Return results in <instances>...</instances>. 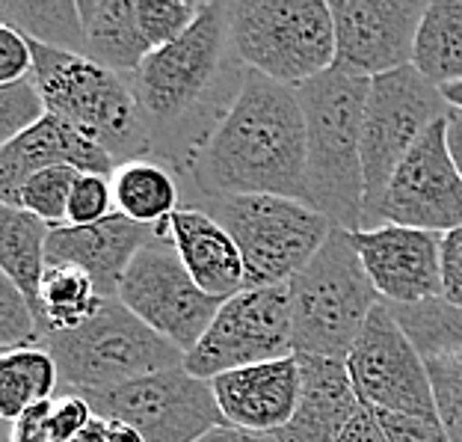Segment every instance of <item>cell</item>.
<instances>
[{"label": "cell", "mask_w": 462, "mask_h": 442, "mask_svg": "<svg viewBox=\"0 0 462 442\" xmlns=\"http://www.w3.org/2000/svg\"><path fill=\"white\" fill-rule=\"evenodd\" d=\"M96 413L87 398L80 395H60L54 398V413H51V442H71L87 428Z\"/></svg>", "instance_id": "obj_36"}, {"label": "cell", "mask_w": 462, "mask_h": 442, "mask_svg": "<svg viewBox=\"0 0 462 442\" xmlns=\"http://www.w3.org/2000/svg\"><path fill=\"white\" fill-rule=\"evenodd\" d=\"M157 240V229L116 212L92 226H57L48 235V265H75L89 273L101 297H116L136 252Z\"/></svg>", "instance_id": "obj_20"}, {"label": "cell", "mask_w": 462, "mask_h": 442, "mask_svg": "<svg viewBox=\"0 0 462 442\" xmlns=\"http://www.w3.org/2000/svg\"><path fill=\"white\" fill-rule=\"evenodd\" d=\"M219 196H285L309 202L306 116L297 87L246 71L223 122L196 161Z\"/></svg>", "instance_id": "obj_1"}, {"label": "cell", "mask_w": 462, "mask_h": 442, "mask_svg": "<svg viewBox=\"0 0 462 442\" xmlns=\"http://www.w3.org/2000/svg\"><path fill=\"white\" fill-rule=\"evenodd\" d=\"M338 442H388L380 418H376V409L362 404V409L353 416V422L346 425V430L341 434Z\"/></svg>", "instance_id": "obj_39"}, {"label": "cell", "mask_w": 462, "mask_h": 442, "mask_svg": "<svg viewBox=\"0 0 462 442\" xmlns=\"http://www.w3.org/2000/svg\"><path fill=\"white\" fill-rule=\"evenodd\" d=\"M51 166H71L78 173L107 175L116 173V155L101 143L78 131L60 116L48 113L36 128L15 136L13 143L0 146V199L9 202L18 187Z\"/></svg>", "instance_id": "obj_18"}, {"label": "cell", "mask_w": 462, "mask_h": 442, "mask_svg": "<svg viewBox=\"0 0 462 442\" xmlns=\"http://www.w3.org/2000/svg\"><path fill=\"white\" fill-rule=\"evenodd\" d=\"M110 182L116 212L134 223L154 229L170 223V217L178 212V184L161 164L131 157V161L116 166Z\"/></svg>", "instance_id": "obj_25"}, {"label": "cell", "mask_w": 462, "mask_h": 442, "mask_svg": "<svg viewBox=\"0 0 462 442\" xmlns=\"http://www.w3.org/2000/svg\"><path fill=\"white\" fill-rule=\"evenodd\" d=\"M376 418H380L388 442H450L448 428L439 416H403L376 409Z\"/></svg>", "instance_id": "obj_34"}, {"label": "cell", "mask_w": 462, "mask_h": 442, "mask_svg": "<svg viewBox=\"0 0 462 442\" xmlns=\"http://www.w3.org/2000/svg\"><path fill=\"white\" fill-rule=\"evenodd\" d=\"M78 175L80 173L71 170V166H51V170H42L33 178H27V182L18 187V193L4 205H15L21 212L45 220L51 229L66 226L71 187H75Z\"/></svg>", "instance_id": "obj_30"}, {"label": "cell", "mask_w": 462, "mask_h": 442, "mask_svg": "<svg viewBox=\"0 0 462 442\" xmlns=\"http://www.w3.org/2000/svg\"><path fill=\"white\" fill-rule=\"evenodd\" d=\"M214 217L240 247L246 288L288 286L335 231L318 208L285 196H219Z\"/></svg>", "instance_id": "obj_6"}, {"label": "cell", "mask_w": 462, "mask_h": 442, "mask_svg": "<svg viewBox=\"0 0 462 442\" xmlns=\"http://www.w3.org/2000/svg\"><path fill=\"white\" fill-rule=\"evenodd\" d=\"M45 116L48 104L42 99V89L33 78L0 83V146L13 143L15 136L36 128Z\"/></svg>", "instance_id": "obj_31"}, {"label": "cell", "mask_w": 462, "mask_h": 442, "mask_svg": "<svg viewBox=\"0 0 462 442\" xmlns=\"http://www.w3.org/2000/svg\"><path fill=\"white\" fill-rule=\"evenodd\" d=\"M33 78V45L15 27L0 24V83Z\"/></svg>", "instance_id": "obj_35"}, {"label": "cell", "mask_w": 462, "mask_h": 442, "mask_svg": "<svg viewBox=\"0 0 462 442\" xmlns=\"http://www.w3.org/2000/svg\"><path fill=\"white\" fill-rule=\"evenodd\" d=\"M107 422H110V442H145L140 430L131 428L128 422H116V418H107Z\"/></svg>", "instance_id": "obj_43"}, {"label": "cell", "mask_w": 462, "mask_h": 442, "mask_svg": "<svg viewBox=\"0 0 462 442\" xmlns=\"http://www.w3.org/2000/svg\"><path fill=\"white\" fill-rule=\"evenodd\" d=\"M33 45V80L48 113L101 143L110 155L128 152L140 134V101L116 71L87 54Z\"/></svg>", "instance_id": "obj_8"}, {"label": "cell", "mask_w": 462, "mask_h": 442, "mask_svg": "<svg viewBox=\"0 0 462 442\" xmlns=\"http://www.w3.org/2000/svg\"><path fill=\"white\" fill-rule=\"evenodd\" d=\"M335 66L350 78L374 80L412 66L427 13L424 0H332Z\"/></svg>", "instance_id": "obj_13"}, {"label": "cell", "mask_w": 462, "mask_h": 442, "mask_svg": "<svg viewBox=\"0 0 462 442\" xmlns=\"http://www.w3.org/2000/svg\"><path fill=\"white\" fill-rule=\"evenodd\" d=\"M60 389L57 360L45 347H21L0 360V413L9 422L42 401H54Z\"/></svg>", "instance_id": "obj_29"}, {"label": "cell", "mask_w": 462, "mask_h": 442, "mask_svg": "<svg viewBox=\"0 0 462 442\" xmlns=\"http://www.w3.org/2000/svg\"><path fill=\"white\" fill-rule=\"evenodd\" d=\"M48 235L51 226L45 220L21 212L15 205L0 202V268L4 277L13 279L18 291L30 300L36 312L39 330H42V309L39 294L42 279L48 270Z\"/></svg>", "instance_id": "obj_24"}, {"label": "cell", "mask_w": 462, "mask_h": 442, "mask_svg": "<svg viewBox=\"0 0 462 442\" xmlns=\"http://www.w3.org/2000/svg\"><path fill=\"white\" fill-rule=\"evenodd\" d=\"M51 413H54V401L24 409L9 428V442H51Z\"/></svg>", "instance_id": "obj_38"}, {"label": "cell", "mask_w": 462, "mask_h": 442, "mask_svg": "<svg viewBox=\"0 0 462 442\" xmlns=\"http://www.w3.org/2000/svg\"><path fill=\"white\" fill-rule=\"evenodd\" d=\"M442 300L462 309V226L442 235Z\"/></svg>", "instance_id": "obj_37"}, {"label": "cell", "mask_w": 462, "mask_h": 442, "mask_svg": "<svg viewBox=\"0 0 462 442\" xmlns=\"http://www.w3.org/2000/svg\"><path fill=\"white\" fill-rule=\"evenodd\" d=\"M288 356H293L288 286L246 288L223 300L211 327L190 353H184V368L211 383L219 374Z\"/></svg>", "instance_id": "obj_9"}, {"label": "cell", "mask_w": 462, "mask_h": 442, "mask_svg": "<svg viewBox=\"0 0 462 442\" xmlns=\"http://www.w3.org/2000/svg\"><path fill=\"white\" fill-rule=\"evenodd\" d=\"M385 223L436 235L462 226V175L448 149V116L415 143L394 170L380 208V226Z\"/></svg>", "instance_id": "obj_14"}, {"label": "cell", "mask_w": 462, "mask_h": 442, "mask_svg": "<svg viewBox=\"0 0 462 442\" xmlns=\"http://www.w3.org/2000/svg\"><path fill=\"white\" fill-rule=\"evenodd\" d=\"M450 104L415 66H403L371 80L365 108L362 166H365V229L380 226L388 182L415 143L445 119Z\"/></svg>", "instance_id": "obj_7"}, {"label": "cell", "mask_w": 462, "mask_h": 442, "mask_svg": "<svg viewBox=\"0 0 462 442\" xmlns=\"http://www.w3.org/2000/svg\"><path fill=\"white\" fill-rule=\"evenodd\" d=\"M39 344L42 330L30 300L18 291L13 279L0 277V347H4V353Z\"/></svg>", "instance_id": "obj_32"}, {"label": "cell", "mask_w": 462, "mask_h": 442, "mask_svg": "<svg viewBox=\"0 0 462 442\" xmlns=\"http://www.w3.org/2000/svg\"><path fill=\"white\" fill-rule=\"evenodd\" d=\"M374 288L392 306L442 300V235L406 226L350 231Z\"/></svg>", "instance_id": "obj_16"}, {"label": "cell", "mask_w": 462, "mask_h": 442, "mask_svg": "<svg viewBox=\"0 0 462 442\" xmlns=\"http://www.w3.org/2000/svg\"><path fill=\"white\" fill-rule=\"evenodd\" d=\"M104 297L98 294L89 273L75 265H48L42 279L39 309H42V339L48 333H71L96 318Z\"/></svg>", "instance_id": "obj_27"}, {"label": "cell", "mask_w": 462, "mask_h": 442, "mask_svg": "<svg viewBox=\"0 0 462 442\" xmlns=\"http://www.w3.org/2000/svg\"><path fill=\"white\" fill-rule=\"evenodd\" d=\"M87 57L110 71H134L154 54L143 33L136 0H78Z\"/></svg>", "instance_id": "obj_23"}, {"label": "cell", "mask_w": 462, "mask_h": 442, "mask_svg": "<svg viewBox=\"0 0 462 442\" xmlns=\"http://www.w3.org/2000/svg\"><path fill=\"white\" fill-rule=\"evenodd\" d=\"M293 353L346 362L380 291L353 247L350 231L335 229L306 268L288 282Z\"/></svg>", "instance_id": "obj_3"}, {"label": "cell", "mask_w": 462, "mask_h": 442, "mask_svg": "<svg viewBox=\"0 0 462 442\" xmlns=\"http://www.w3.org/2000/svg\"><path fill=\"white\" fill-rule=\"evenodd\" d=\"M196 442H279V439L273 434H255V430L217 425L214 430H208V434L202 439H196Z\"/></svg>", "instance_id": "obj_40"}, {"label": "cell", "mask_w": 462, "mask_h": 442, "mask_svg": "<svg viewBox=\"0 0 462 442\" xmlns=\"http://www.w3.org/2000/svg\"><path fill=\"white\" fill-rule=\"evenodd\" d=\"M448 149H450V157H454L457 170L462 175V110H457V108L448 110Z\"/></svg>", "instance_id": "obj_41"}, {"label": "cell", "mask_w": 462, "mask_h": 442, "mask_svg": "<svg viewBox=\"0 0 462 442\" xmlns=\"http://www.w3.org/2000/svg\"><path fill=\"white\" fill-rule=\"evenodd\" d=\"M392 312L424 356L439 418L450 442H462V309L445 300H427L415 306H392Z\"/></svg>", "instance_id": "obj_17"}, {"label": "cell", "mask_w": 462, "mask_h": 442, "mask_svg": "<svg viewBox=\"0 0 462 442\" xmlns=\"http://www.w3.org/2000/svg\"><path fill=\"white\" fill-rule=\"evenodd\" d=\"M442 92H445V99H448L450 108L462 110V83H454V87H445Z\"/></svg>", "instance_id": "obj_44"}, {"label": "cell", "mask_w": 462, "mask_h": 442, "mask_svg": "<svg viewBox=\"0 0 462 442\" xmlns=\"http://www.w3.org/2000/svg\"><path fill=\"white\" fill-rule=\"evenodd\" d=\"M145 327H152L178 351L190 353L211 327L223 300L199 288L181 256L166 240H152L136 252L116 294Z\"/></svg>", "instance_id": "obj_12"}, {"label": "cell", "mask_w": 462, "mask_h": 442, "mask_svg": "<svg viewBox=\"0 0 462 442\" xmlns=\"http://www.w3.org/2000/svg\"><path fill=\"white\" fill-rule=\"evenodd\" d=\"M371 80L338 69L297 87L306 116L309 205L332 220L335 229H365V166L362 134Z\"/></svg>", "instance_id": "obj_2"}, {"label": "cell", "mask_w": 462, "mask_h": 442, "mask_svg": "<svg viewBox=\"0 0 462 442\" xmlns=\"http://www.w3.org/2000/svg\"><path fill=\"white\" fill-rule=\"evenodd\" d=\"M62 395H89L184 365V351L157 335L119 297H104L96 318L71 333H48Z\"/></svg>", "instance_id": "obj_4"}, {"label": "cell", "mask_w": 462, "mask_h": 442, "mask_svg": "<svg viewBox=\"0 0 462 442\" xmlns=\"http://www.w3.org/2000/svg\"><path fill=\"white\" fill-rule=\"evenodd\" d=\"M237 57L285 87L335 66V21L327 0H237L228 6Z\"/></svg>", "instance_id": "obj_5"}, {"label": "cell", "mask_w": 462, "mask_h": 442, "mask_svg": "<svg viewBox=\"0 0 462 442\" xmlns=\"http://www.w3.org/2000/svg\"><path fill=\"white\" fill-rule=\"evenodd\" d=\"M0 24L15 27L39 45L87 54L78 0H0Z\"/></svg>", "instance_id": "obj_28"}, {"label": "cell", "mask_w": 462, "mask_h": 442, "mask_svg": "<svg viewBox=\"0 0 462 442\" xmlns=\"http://www.w3.org/2000/svg\"><path fill=\"white\" fill-rule=\"evenodd\" d=\"M346 371L365 407L380 413L439 416L424 356L418 353L415 342L385 300L367 315L359 339L346 356Z\"/></svg>", "instance_id": "obj_11"}, {"label": "cell", "mask_w": 462, "mask_h": 442, "mask_svg": "<svg viewBox=\"0 0 462 442\" xmlns=\"http://www.w3.org/2000/svg\"><path fill=\"white\" fill-rule=\"evenodd\" d=\"M71 442H110V422H107V418L96 416Z\"/></svg>", "instance_id": "obj_42"}, {"label": "cell", "mask_w": 462, "mask_h": 442, "mask_svg": "<svg viewBox=\"0 0 462 442\" xmlns=\"http://www.w3.org/2000/svg\"><path fill=\"white\" fill-rule=\"evenodd\" d=\"M166 226H170V244L205 294L228 300L246 288L240 247L214 214L202 208H178Z\"/></svg>", "instance_id": "obj_22"}, {"label": "cell", "mask_w": 462, "mask_h": 442, "mask_svg": "<svg viewBox=\"0 0 462 442\" xmlns=\"http://www.w3.org/2000/svg\"><path fill=\"white\" fill-rule=\"evenodd\" d=\"M300 360V401L291 422L276 430L279 442H338L362 409L346 362L327 356Z\"/></svg>", "instance_id": "obj_21"}, {"label": "cell", "mask_w": 462, "mask_h": 442, "mask_svg": "<svg viewBox=\"0 0 462 442\" xmlns=\"http://www.w3.org/2000/svg\"><path fill=\"white\" fill-rule=\"evenodd\" d=\"M412 66L439 89L462 83V0L427 4Z\"/></svg>", "instance_id": "obj_26"}, {"label": "cell", "mask_w": 462, "mask_h": 442, "mask_svg": "<svg viewBox=\"0 0 462 442\" xmlns=\"http://www.w3.org/2000/svg\"><path fill=\"white\" fill-rule=\"evenodd\" d=\"M211 389L226 425L276 434L293 418L300 401V360L293 353L288 360L237 368L214 377Z\"/></svg>", "instance_id": "obj_19"}, {"label": "cell", "mask_w": 462, "mask_h": 442, "mask_svg": "<svg viewBox=\"0 0 462 442\" xmlns=\"http://www.w3.org/2000/svg\"><path fill=\"white\" fill-rule=\"evenodd\" d=\"M80 398H87L96 416L136 428L145 442H196L226 425L211 383L199 381L184 365Z\"/></svg>", "instance_id": "obj_10"}, {"label": "cell", "mask_w": 462, "mask_h": 442, "mask_svg": "<svg viewBox=\"0 0 462 442\" xmlns=\"http://www.w3.org/2000/svg\"><path fill=\"white\" fill-rule=\"evenodd\" d=\"M226 15L228 9L205 4L202 15L184 36L154 51L136 69V101L145 113L154 119H175L199 101L219 69L228 33Z\"/></svg>", "instance_id": "obj_15"}, {"label": "cell", "mask_w": 462, "mask_h": 442, "mask_svg": "<svg viewBox=\"0 0 462 442\" xmlns=\"http://www.w3.org/2000/svg\"><path fill=\"white\" fill-rule=\"evenodd\" d=\"M116 214L113 182L107 175L80 173L69 199V223L66 226H92Z\"/></svg>", "instance_id": "obj_33"}]
</instances>
